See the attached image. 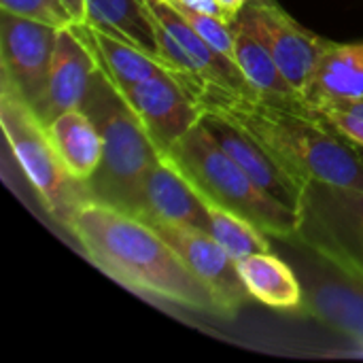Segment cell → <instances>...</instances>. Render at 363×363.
Returning a JSON list of instances; mask_svg holds the SVG:
<instances>
[{
	"instance_id": "obj_12",
	"label": "cell",
	"mask_w": 363,
	"mask_h": 363,
	"mask_svg": "<svg viewBox=\"0 0 363 363\" xmlns=\"http://www.w3.org/2000/svg\"><path fill=\"white\" fill-rule=\"evenodd\" d=\"M96 70L98 60L91 47L72 30V23L60 28L51 57L47 94L36 108L40 121L49 125L57 115L81 108Z\"/></svg>"
},
{
	"instance_id": "obj_4",
	"label": "cell",
	"mask_w": 363,
	"mask_h": 363,
	"mask_svg": "<svg viewBox=\"0 0 363 363\" xmlns=\"http://www.w3.org/2000/svg\"><path fill=\"white\" fill-rule=\"evenodd\" d=\"M162 155L181 170L204 202L245 217L268 236L296 240L300 223L298 211L262 191L217 145L202 121Z\"/></svg>"
},
{
	"instance_id": "obj_18",
	"label": "cell",
	"mask_w": 363,
	"mask_h": 363,
	"mask_svg": "<svg viewBox=\"0 0 363 363\" xmlns=\"http://www.w3.org/2000/svg\"><path fill=\"white\" fill-rule=\"evenodd\" d=\"M85 9H87V23L125 43H132L134 47L147 51L155 60L170 64L160 43L157 19L149 9L147 0H85Z\"/></svg>"
},
{
	"instance_id": "obj_25",
	"label": "cell",
	"mask_w": 363,
	"mask_h": 363,
	"mask_svg": "<svg viewBox=\"0 0 363 363\" xmlns=\"http://www.w3.org/2000/svg\"><path fill=\"white\" fill-rule=\"evenodd\" d=\"M319 104L336 106V108H342V111H349V113H353V115H359V117H363V96H357V98H338V100H325V102H319ZM319 104H313V106H319Z\"/></svg>"
},
{
	"instance_id": "obj_11",
	"label": "cell",
	"mask_w": 363,
	"mask_h": 363,
	"mask_svg": "<svg viewBox=\"0 0 363 363\" xmlns=\"http://www.w3.org/2000/svg\"><path fill=\"white\" fill-rule=\"evenodd\" d=\"M202 123L217 140V145L251 177V181L262 191L294 211L300 208L306 181L296 170H291L268 147H264L249 132H245L223 115L204 111Z\"/></svg>"
},
{
	"instance_id": "obj_10",
	"label": "cell",
	"mask_w": 363,
	"mask_h": 363,
	"mask_svg": "<svg viewBox=\"0 0 363 363\" xmlns=\"http://www.w3.org/2000/svg\"><path fill=\"white\" fill-rule=\"evenodd\" d=\"M264 40L287 81L304 96L330 40L302 28L277 0H247L238 13Z\"/></svg>"
},
{
	"instance_id": "obj_24",
	"label": "cell",
	"mask_w": 363,
	"mask_h": 363,
	"mask_svg": "<svg viewBox=\"0 0 363 363\" xmlns=\"http://www.w3.org/2000/svg\"><path fill=\"white\" fill-rule=\"evenodd\" d=\"M313 108L345 140H349L351 145H362L363 147V117L353 115L349 111H342V108H336V106H328V104H319V106H313Z\"/></svg>"
},
{
	"instance_id": "obj_3",
	"label": "cell",
	"mask_w": 363,
	"mask_h": 363,
	"mask_svg": "<svg viewBox=\"0 0 363 363\" xmlns=\"http://www.w3.org/2000/svg\"><path fill=\"white\" fill-rule=\"evenodd\" d=\"M81 108L94 119L102 136V164L87 183L94 198L136 213L143 183L162 160L143 121L117 85L98 66Z\"/></svg>"
},
{
	"instance_id": "obj_20",
	"label": "cell",
	"mask_w": 363,
	"mask_h": 363,
	"mask_svg": "<svg viewBox=\"0 0 363 363\" xmlns=\"http://www.w3.org/2000/svg\"><path fill=\"white\" fill-rule=\"evenodd\" d=\"M363 96V43H328L304 98L313 104Z\"/></svg>"
},
{
	"instance_id": "obj_26",
	"label": "cell",
	"mask_w": 363,
	"mask_h": 363,
	"mask_svg": "<svg viewBox=\"0 0 363 363\" xmlns=\"http://www.w3.org/2000/svg\"><path fill=\"white\" fill-rule=\"evenodd\" d=\"M172 2H181V4H185L189 9H196V11H202V13H208V15H215V17L223 19V13H221L217 0H172Z\"/></svg>"
},
{
	"instance_id": "obj_17",
	"label": "cell",
	"mask_w": 363,
	"mask_h": 363,
	"mask_svg": "<svg viewBox=\"0 0 363 363\" xmlns=\"http://www.w3.org/2000/svg\"><path fill=\"white\" fill-rule=\"evenodd\" d=\"M72 30L91 47V51H94V55L98 60V66L117 85V89H125L130 85H136V83H140L145 79H151V77H155L160 72H166V70L183 74L181 70L172 68L170 64H166L162 60H155L153 55H149L147 51L134 47L132 43H125V40L100 30V28L87 23V21L72 23ZM183 77H187V74H183ZM189 81L202 94V87L194 79H189Z\"/></svg>"
},
{
	"instance_id": "obj_16",
	"label": "cell",
	"mask_w": 363,
	"mask_h": 363,
	"mask_svg": "<svg viewBox=\"0 0 363 363\" xmlns=\"http://www.w3.org/2000/svg\"><path fill=\"white\" fill-rule=\"evenodd\" d=\"M232 34H234V57L259 98L291 104L296 108L315 111L311 102L287 81V77L279 68L270 49L257 36V32L238 15L232 21Z\"/></svg>"
},
{
	"instance_id": "obj_14",
	"label": "cell",
	"mask_w": 363,
	"mask_h": 363,
	"mask_svg": "<svg viewBox=\"0 0 363 363\" xmlns=\"http://www.w3.org/2000/svg\"><path fill=\"white\" fill-rule=\"evenodd\" d=\"M149 9L157 17V21L179 40V45L187 51L198 77L204 85H219L245 96H257L238 62L217 51L200 32L185 19V15L168 0H147Z\"/></svg>"
},
{
	"instance_id": "obj_15",
	"label": "cell",
	"mask_w": 363,
	"mask_h": 363,
	"mask_svg": "<svg viewBox=\"0 0 363 363\" xmlns=\"http://www.w3.org/2000/svg\"><path fill=\"white\" fill-rule=\"evenodd\" d=\"M306 313L363 349V283L334 268V274H317L304 289Z\"/></svg>"
},
{
	"instance_id": "obj_1",
	"label": "cell",
	"mask_w": 363,
	"mask_h": 363,
	"mask_svg": "<svg viewBox=\"0 0 363 363\" xmlns=\"http://www.w3.org/2000/svg\"><path fill=\"white\" fill-rule=\"evenodd\" d=\"M66 232L100 272L123 287L221 315L211 289L143 217L91 196L79 206Z\"/></svg>"
},
{
	"instance_id": "obj_2",
	"label": "cell",
	"mask_w": 363,
	"mask_h": 363,
	"mask_svg": "<svg viewBox=\"0 0 363 363\" xmlns=\"http://www.w3.org/2000/svg\"><path fill=\"white\" fill-rule=\"evenodd\" d=\"M200 102L204 111L223 115L249 132L306 183L317 179L363 189L362 157L317 111L236 94L219 85H204Z\"/></svg>"
},
{
	"instance_id": "obj_23",
	"label": "cell",
	"mask_w": 363,
	"mask_h": 363,
	"mask_svg": "<svg viewBox=\"0 0 363 363\" xmlns=\"http://www.w3.org/2000/svg\"><path fill=\"white\" fill-rule=\"evenodd\" d=\"M0 9L53 28H66L74 23L62 0H0Z\"/></svg>"
},
{
	"instance_id": "obj_19",
	"label": "cell",
	"mask_w": 363,
	"mask_h": 363,
	"mask_svg": "<svg viewBox=\"0 0 363 363\" xmlns=\"http://www.w3.org/2000/svg\"><path fill=\"white\" fill-rule=\"evenodd\" d=\"M53 147L72 179L89 183L102 164V136L94 119L83 108L57 115L49 125Z\"/></svg>"
},
{
	"instance_id": "obj_5",
	"label": "cell",
	"mask_w": 363,
	"mask_h": 363,
	"mask_svg": "<svg viewBox=\"0 0 363 363\" xmlns=\"http://www.w3.org/2000/svg\"><path fill=\"white\" fill-rule=\"evenodd\" d=\"M0 125L9 149L32 185L43 208L68 230L79 206L91 198L87 183L64 168L47 125L36 111L6 83H0Z\"/></svg>"
},
{
	"instance_id": "obj_8",
	"label": "cell",
	"mask_w": 363,
	"mask_h": 363,
	"mask_svg": "<svg viewBox=\"0 0 363 363\" xmlns=\"http://www.w3.org/2000/svg\"><path fill=\"white\" fill-rule=\"evenodd\" d=\"M57 30L0 9V83L11 85L34 111L47 94Z\"/></svg>"
},
{
	"instance_id": "obj_6",
	"label": "cell",
	"mask_w": 363,
	"mask_h": 363,
	"mask_svg": "<svg viewBox=\"0 0 363 363\" xmlns=\"http://www.w3.org/2000/svg\"><path fill=\"white\" fill-rule=\"evenodd\" d=\"M296 240L328 266L363 283V189L308 181Z\"/></svg>"
},
{
	"instance_id": "obj_29",
	"label": "cell",
	"mask_w": 363,
	"mask_h": 363,
	"mask_svg": "<svg viewBox=\"0 0 363 363\" xmlns=\"http://www.w3.org/2000/svg\"><path fill=\"white\" fill-rule=\"evenodd\" d=\"M353 147H355V151H357V155L362 157V162H363V147H362V145H353Z\"/></svg>"
},
{
	"instance_id": "obj_28",
	"label": "cell",
	"mask_w": 363,
	"mask_h": 363,
	"mask_svg": "<svg viewBox=\"0 0 363 363\" xmlns=\"http://www.w3.org/2000/svg\"><path fill=\"white\" fill-rule=\"evenodd\" d=\"M64 6L68 9L70 17L74 23H83L87 21V9H85V0H62Z\"/></svg>"
},
{
	"instance_id": "obj_13",
	"label": "cell",
	"mask_w": 363,
	"mask_h": 363,
	"mask_svg": "<svg viewBox=\"0 0 363 363\" xmlns=\"http://www.w3.org/2000/svg\"><path fill=\"white\" fill-rule=\"evenodd\" d=\"M134 215L208 234L213 228L204 200L166 155H162V160L149 170L143 183L140 204Z\"/></svg>"
},
{
	"instance_id": "obj_21",
	"label": "cell",
	"mask_w": 363,
	"mask_h": 363,
	"mask_svg": "<svg viewBox=\"0 0 363 363\" xmlns=\"http://www.w3.org/2000/svg\"><path fill=\"white\" fill-rule=\"evenodd\" d=\"M238 272L251 298L272 308H298L304 300V289L296 272L272 251L255 253L236 262Z\"/></svg>"
},
{
	"instance_id": "obj_9",
	"label": "cell",
	"mask_w": 363,
	"mask_h": 363,
	"mask_svg": "<svg viewBox=\"0 0 363 363\" xmlns=\"http://www.w3.org/2000/svg\"><path fill=\"white\" fill-rule=\"evenodd\" d=\"M187 264V268L211 289L221 311V317H234L238 308L251 298L236 259L213 238V234L172 225L157 219H145Z\"/></svg>"
},
{
	"instance_id": "obj_22",
	"label": "cell",
	"mask_w": 363,
	"mask_h": 363,
	"mask_svg": "<svg viewBox=\"0 0 363 363\" xmlns=\"http://www.w3.org/2000/svg\"><path fill=\"white\" fill-rule=\"evenodd\" d=\"M211 215V234L213 238L232 255V259H245L255 253H268L272 251L268 234L257 230L251 221L245 217L230 213L225 208H219L211 202H204Z\"/></svg>"
},
{
	"instance_id": "obj_7",
	"label": "cell",
	"mask_w": 363,
	"mask_h": 363,
	"mask_svg": "<svg viewBox=\"0 0 363 363\" xmlns=\"http://www.w3.org/2000/svg\"><path fill=\"white\" fill-rule=\"evenodd\" d=\"M119 91L162 153L177 145L204 117L198 87L179 72L166 70Z\"/></svg>"
},
{
	"instance_id": "obj_27",
	"label": "cell",
	"mask_w": 363,
	"mask_h": 363,
	"mask_svg": "<svg viewBox=\"0 0 363 363\" xmlns=\"http://www.w3.org/2000/svg\"><path fill=\"white\" fill-rule=\"evenodd\" d=\"M217 4L223 13V19L228 23H232L236 19V15L242 11V6L247 4V0H217Z\"/></svg>"
}]
</instances>
